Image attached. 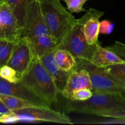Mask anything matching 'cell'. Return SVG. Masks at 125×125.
Returning a JSON list of instances; mask_svg holds the SVG:
<instances>
[{
	"instance_id": "13",
	"label": "cell",
	"mask_w": 125,
	"mask_h": 125,
	"mask_svg": "<svg viewBox=\"0 0 125 125\" xmlns=\"http://www.w3.org/2000/svg\"><path fill=\"white\" fill-rule=\"evenodd\" d=\"M56 49H53L48 52L39 59L56 83L59 92H61L65 86L67 78L72 72H65L57 67L54 59V52Z\"/></svg>"
},
{
	"instance_id": "14",
	"label": "cell",
	"mask_w": 125,
	"mask_h": 125,
	"mask_svg": "<svg viewBox=\"0 0 125 125\" xmlns=\"http://www.w3.org/2000/svg\"><path fill=\"white\" fill-rule=\"evenodd\" d=\"M89 62L98 68L124 62L116 54L107 48H103L97 43Z\"/></svg>"
},
{
	"instance_id": "7",
	"label": "cell",
	"mask_w": 125,
	"mask_h": 125,
	"mask_svg": "<svg viewBox=\"0 0 125 125\" xmlns=\"http://www.w3.org/2000/svg\"><path fill=\"white\" fill-rule=\"evenodd\" d=\"M17 115L18 122H46L60 124L72 125L69 117L51 107H31L12 111Z\"/></svg>"
},
{
	"instance_id": "4",
	"label": "cell",
	"mask_w": 125,
	"mask_h": 125,
	"mask_svg": "<svg viewBox=\"0 0 125 125\" xmlns=\"http://www.w3.org/2000/svg\"><path fill=\"white\" fill-rule=\"evenodd\" d=\"M84 19L81 17L76 19L63 40L57 45V49H65L69 51L76 60L89 61L91 58L95 45L87 43L83 32Z\"/></svg>"
},
{
	"instance_id": "6",
	"label": "cell",
	"mask_w": 125,
	"mask_h": 125,
	"mask_svg": "<svg viewBox=\"0 0 125 125\" xmlns=\"http://www.w3.org/2000/svg\"><path fill=\"white\" fill-rule=\"evenodd\" d=\"M81 68L89 73L94 92L122 93L125 90L103 68L95 67L89 61L77 60L76 70Z\"/></svg>"
},
{
	"instance_id": "10",
	"label": "cell",
	"mask_w": 125,
	"mask_h": 125,
	"mask_svg": "<svg viewBox=\"0 0 125 125\" xmlns=\"http://www.w3.org/2000/svg\"><path fill=\"white\" fill-rule=\"evenodd\" d=\"M0 94L14 96L26 100L38 107H51L45 101L35 95L21 82L12 83L0 76Z\"/></svg>"
},
{
	"instance_id": "16",
	"label": "cell",
	"mask_w": 125,
	"mask_h": 125,
	"mask_svg": "<svg viewBox=\"0 0 125 125\" xmlns=\"http://www.w3.org/2000/svg\"><path fill=\"white\" fill-rule=\"evenodd\" d=\"M54 59L57 67L62 70L73 72L76 70V59L65 49H56L54 52Z\"/></svg>"
},
{
	"instance_id": "15",
	"label": "cell",
	"mask_w": 125,
	"mask_h": 125,
	"mask_svg": "<svg viewBox=\"0 0 125 125\" xmlns=\"http://www.w3.org/2000/svg\"><path fill=\"white\" fill-rule=\"evenodd\" d=\"M26 39L28 40L33 57L39 59L49 51L57 48L58 45L50 35H43L31 39Z\"/></svg>"
},
{
	"instance_id": "21",
	"label": "cell",
	"mask_w": 125,
	"mask_h": 125,
	"mask_svg": "<svg viewBox=\"0 0 125 125\" xmlns=\"http://www.w3.org/2000/svg\"><path fill=\"white\" fill-rule=\"evenodd\" d=\"M0 76L12 83H17L20 81L19 73L7 65H5L0 68Z\"/></svg>"
},
{
	"instance_id": "19",
	"label": "cell",
	"mask_w": 125,
	"mask_h": 125,
	"mask_svg": "<svg viewBox=\"0 0 125 125\" xmlns=\"http://www.w3.org/2000/svg\"><path fill=\"white\" fill-rule=\"evenodd\" d=\"M103 68L125 90V62L111 65Z\"/></svg>"
},
{
	"instance_id": "17",
	"label": "cell",
	"mask_w": 125,
	"mask_h": 125,
	"mask_svg": "<svg viewBox=\"0 0 125 125\" xmlns=\"http://www.w3.org/2000/svg\"><path fill=\"white\" fill-rule=\"evenodd\" d=\"M0 100L11 111L22 109L27 107H36L35 105L33 104L32 103L26 100L10 95L0 94Z\"/></svg>"
},
{
	"instance_id": "25",
	"label": "cell",
	"mask_w": 125,
	"mask_h": 125,
	"mask_svg": "<svg viewBox=\"0 0 125 125\" xmlns=\"http://www.w3.org/2000/svg\"><path fill=\"white\" fill-rule=\"evenodd\" d=\"M114 29V24L111 21L104 20L100 21L99 32L102 34L109 35L113 32Z\"/></svg>"
},
{
	"instance_id": "31",
	"label": "cell",
	"mask_w": 125,
	"mask_h": 125,
	"mask_svg": "<svg viewBox=\"0 0 125 125\" xmlns=\"http://www.w3.org/2000/svg\"><path fill=\"white\" fill-rule=\"evenodd\" d=\"M1 41H2V40H1V39H0V44H1Z\"/></svg>"
},
{
	"instance_id": "3",
	"label": "cell",
	"mask_w": 125,
	"mask_h": 125,
	"mask_svg": "<svg viewBox=\"0 0 125 125\" xmlns=\"http://www.w3.org/2000/svg\"><path fill=\"white\" fill-rule=\"evenodd\" d=\"M45 22L50 35L57 45L63 40L76 19L60 0H40Z\"/></svg>"
},
{
	"instance_id": "27",
	"label": "cell",
	"mask_w": 125,
	"mask_h": 125,
	"mask_svg": "<svg viewBox=\"0 0 125 125\" xmlns=\"http://www.w3.org/2000/svg\"><path fill=\"white\" fill-rule=\"evenodd\" d=\"M18 122V118L14 112L4 114L0 115V123H12Z\"/></svg>"
},
{
	"instance_id": "8",
	"label": "cell",
	"mask_w": 125,
	"mask_h": 125,
	"mask_svg": "<svg viewBox=\"0 0 125 125\" xmlns=\"http://www.w3.org/2000/svg\"><path fill=\"white\" fill-rule=\"evenodd\" d=\"M21 37V28L12 9L0 4V39L16 42Z\"/></svg>"
},
{
	"instance_id": "23",
	"label": "cell",
	"mask_w": 125,
	"mask_h": 125,
	"mask_svg": "<svg viewBox=\"0 0 125 125\" xmlns=\"http://www.w3.org/2000/svg\"><path fill=\"white\" fill-rule=\"evenodd\" d=\"M93 95L92 90L89 89H81L73 92L72 100L73 101H85L90 98Z\"/></svg>"
},
{
	"instance_id": "22",
	"label": "cell",
	"mask_w": 125,
	"mask_h": 125,
	"mask_svg": "<svg viewBox=\"0 0 125 125\" xmlns=\"http://www.w3.org/2000/svg\"><path fill=\"white\" fill-rule=\"evenodd\" d=\"M70 13H80L85 11L84 5L88 0H63Z\"/></svg>"
},
{
	"instance_id": "20",
	"label": "cell",
	"mask_w": 125,
	"mask_h": 125,
	"mask_svg": "<svg viewBox=\"0 0 125 125\" xmlns=\"http://www.w3.org/2000/svg\"><path fill=\"white\" fill-rule=\"evenodd\" d=\"M15 42L9 40H2L0 44V68L7 65L10 57Z\"/></svg>"
},
{
	"instance_id": "2",
	"label": "cell",
	"mask_w": 125,
	"mask_h": 125,
	"mask_svg": "<svg viewBox=\"0 0 125 125\" xmlns=\"http://www.w3.org/2000/svg\"><path fill=\"white\" fill-rule=\"evenodd\" d=\"M68 112H77L97 115L102 112L125 110V100L122 93L94 92L85 101L68 100L66 105Z\"/></svg>"
},
{
	"instance_id": "1",
	"label": "cell",
	"mask_w": 125,
	"mask_h": 125,
	"mask_svg": "<svg viewBox=\"0 0 125 125\" xmlns=\"http://www.w3.org/2000/svg\"><path fill=\"white\" fill-rule=\"evenodd\" d=\"M20 82L50 106L58 103L59 90L38 57H33L29 67L20 76Z\"/></svg>"
},
{
	"instance_id": "11",
	"label": "cell",
	"mask_w": 125,
	"mask_h": 125,
	"mask_svg": "<svg viewBox=\"0 0 125 125\" xmlns=\"http://www.w3.org/2000/svg\"><path fill=\"white\" fill-rule=\"evenodd\" d=\"M92 90L91 81L87 71L84 68L73 71L67 78L65 86L60 94L67 100H72L73 92L81 89Z\"/></svg>"
},
{
	"instance_id": "5",
	"label": "cell",
	"mask_w": 125,
	"mask_h": 125,
	"mask_svg": "<svg viewBox=\"0 0 125 125\" xmlns=\"http://www.w3.org/2000/svg\"><path fill=\"white\" fill-rule=\"evenodd\" d=\"M43 35H50V33L45 22L40 1L31 0L23 17L21 37L31 39Z\"/></svg>"
},
{
	"instance_id": "24",
	"label": "cell",
	"mask_w": 125,
	"mask_h": 125,
	"mask_svg": "<svg viewBox=\"0 0 125 125\" xmlns=\"http://www.w3.org/2000/svg\"><path fill=\"white\" fill-rule=\"evenodd\" d=\"M106 48L116 54L123 62H125V43L115 41L111 46H107Z\"/></svg>"
},
{
	"instance_id": "9",
	"label": "cell",
	"mask_w": 125,
	"mask_h": 125,
	"mask_svg": "<svg viewBox=\"0 0 125 125\" xmlns=\"http://www.w3.org/2000/svg\"><path fill=\"white\" fill-rule=\"evenodd\" d=\"M32 58L28 40L26 38L21 37L15 42L7 65L17 71L21 76L29 67Z\"/></svg>"
},
{
	"instance_id": "12",
	"label": "cell",
	"mask_w": 125,
	"mask_h": 125,
	"mask_svg": "<svg viewBox=\"0 0 125 125\" xmlns=\"http://www.w3.org/2000/svg\"><path fill=\"white\" fill-rule=\"evenodd\" d=\"M104 13L99 10L90 8L86 13L82 16L84 19L83 32L87 42L90 45H96L98 43L99 19L104 15Z\"/></svg>"
},
{
	"instance_id": "29",
	"label": "cell",
	"mask_w": 125,
	"mask_h": 125,
	"mask_svg": "<svg viewBox=\"0 0 125 125\" xmlns=\"http://www.w3.org/2000/svg\"><path fill=\"white\" fill-rule=\"evenodd\" d=\"M122 95H123V98H124L125 100V90L124 92H122Z\"/></svg>"
},
{
	"instance_id": "28",
	"label": "cell",
	"mask_w": 125,
	"mask_h": 125,
	"mask_svg": "<svg viewBox=\"0 0 125 125\" xmlns=\"http://www.w3.org/2000/svg\"><path fill=\"white\" fill-rule=\"evenodd\" d=\"M12 112V111H10V110L5 106L4 104L0 100V115L2 114H4L9 113V112Z\"/></svg>"
},
{
	"instance_id": "26",
	"label": "cell",
	"mask_w": 125,
	"mask_h": 125,
	"mask_svg": "<svg viewBox=\"0 0 125 125\" xmlns=\"http://www.w3.org/2000/svg\"><path fill=\"white\" fill-rule=\"evenodd\" d=\"M98 116L111 118H122V119H125V110H124V111L102 112V113L98 115Z\"/></svg>"
},
{
	"instance_id": "18",
	"label": "cell",
	"mask_w": 125,
	"mask_h": 125,
	"mask_svg": "<svg viewBox=\"0 0 125 125\" xmlns=\"http://www.w3.org/2000/svg\"><path fill=\"white\" fill-rule=\"evenodd\" d=\"M31 0H2V2L8 4L17 18L20 26H21L23 17L27 6Z\"/></svg>"
},
{
	"instance_id": "30",
	"label": "cell",
	"mask_w": 125,
	"mask_h": 125,
	"mask_svg": "<svg viewBox=\"0 0 125 125\" xmlns=\"http://www.w3.org/2000/svg\"><path fill=\"white\" fill-rule=\"evenodd\" d=\"M2 2V0H0V4H1Z\"/></svg>"
}]
</instances>
